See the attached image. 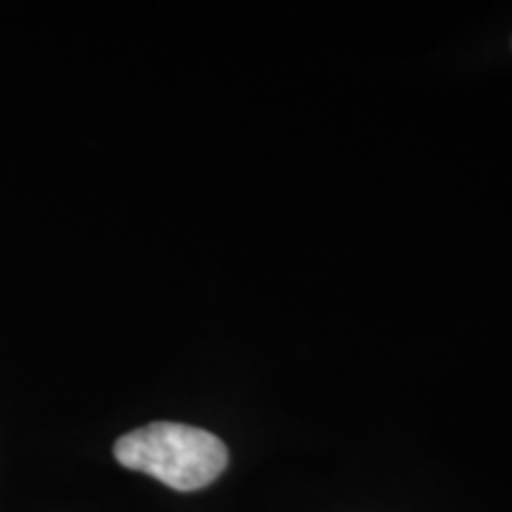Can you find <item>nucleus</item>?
<instances>
[{
    "mask_svg": "<svg viewBox=\"0 0 512 512\" xmlns=\"http://www.w3.org/2000/svg\"><path fill=\"white\" fill-rule=\"evenodd\" d=\"M114 458L128 470L145 472L176 491H197L226 470L228 448L200 427L152 422L114 444Z\"/></svg>",
    "mask_w": 512,
    "mask_h": 512,
    "instance_id": "nucleus-1",
    "label": "nucleus"
}]
</instances>
